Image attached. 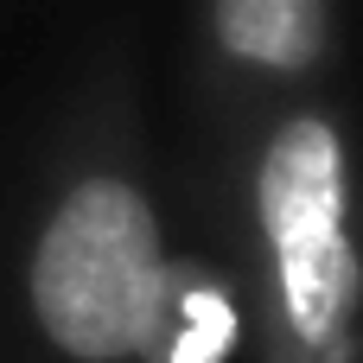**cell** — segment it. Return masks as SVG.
I'll use <instances>...</instances> for the list:
<instances>
[{
    "label": "cell",
    "mask_w": 363,
    "mask_h": 363,
    "mask_svg": "<svg viewBox=\"0 0 363 363\" xmlns=\"http://www.w3.org/2000/svg\"><path fill=\"white\" fill-rule=\"evenodd\" d=\"M255 211L268 230L287 325L306 345H332L351 319L357 255L345 236V147L325 115H294L255 172Z\"/></svg>",
    "instance_id": "cell-2"
},
{
    "label": "cell",
    "mask_w": 363,
    "mask_h": 363,
    "mask_svg": "<svg viewBox=\"0 0 363 363\" xmlns=\"http://www.w3.org/2000/svg\"><path fill=\"white\" fill-rule=\"evenodd\" d=\"M217 45L236 64L300 77L325 51V0H211Z\"/></svg>",
    "instance_id": "cell-3"
},
{
    "label": "cell",
    "mask_w": 363,
    "mask_h": 363,
    "mask_svg": "<svg viewBox=\"0 0 363 363\" xmlns=\"http://www.w3.org/2000/svg\"><path fill=\"white\" fill-rule=\"evenodd\" d=\"M32 313L77 363H128L166 332L160 217L128 179H83L57 198L32 249Z\"/></svg>",
    "instance_id": "cell-1"
},
{
    "label": "cell",
    "mask_w": 363,
    "mask_h": 363,
    "mask_svg": "<svg viewBox=\"0 0 363 363\" xmlns=\"http://www.w3.org/2000/svg\"><path fill=\"white\" fill-rule=\"evenodd\" d=\"M236 345V313L211 294H191L185 300V338L172 345V363H217Z\"/></svg>",
    "instance_id": "cell-4"
}]
</instances>
